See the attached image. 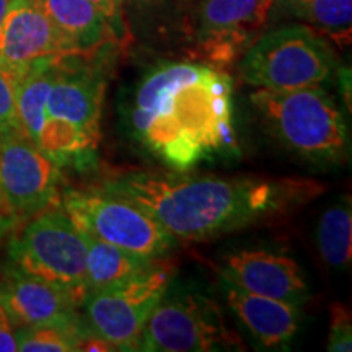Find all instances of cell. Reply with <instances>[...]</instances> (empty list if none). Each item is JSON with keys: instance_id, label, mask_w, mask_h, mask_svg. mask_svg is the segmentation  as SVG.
Instances as JSON below:
<instances>
[{"instance_id": "obj_23", "label": "cell", "mask_w": 352, "mask_h": 352, "mask_svg": "<svg viewBox=\"0 0 352 352\" xmlns=\"http://www.w3.org/2000/svg\"><path fill=\"white\" fill-rule=\"evenodd\" d=\"M90 3L98 8L103 13L104 19L108 20L109 26L113 28L116 38L124 39L126 36V25L124 19H122V0H88Z\"/></svg>"}, {"instance_id": "obj_3", "label": "cell", "mask_w": 352, "mask_h": 352, "mask_svg": "<svg viewBox=\"0 0 352 352\" xmlns=\"http://www.w3.org/2000/svg\"><path fill=\"white\" fill-rule=\"evenodd\" d=\"M87 57L91 56H65L57 60L34 140L59 168L85 170L98 157L107 82L96 65L85 63Z\"/></svg>"}, {"instance_id": "obj_14", "label": "cell", "mask_w": 352, "mask_h": 352, "mask_svg": "<svg viewBox=\"0 0 352 352\" xmlns=\"http://www.w3.org/2000/svg\"><path fill=\"white\" fill-rule=\"evenodd\" d=\"M219 279L228 308L259 344L274 349L287 346L296 338L303 320L300 307L246 292L222 276Z\"/></svg>"}, {"instance_id": "obj_10", "label": "cell", "mask_w": 352, "mask_h": 352, "mask_svg": "<svg viewBox=\"0 0 352 352\" xmlns=\"http://www.w3.org/2000/svg\"><path fill=\"white\" fill-rule=\"evenodd\" d=\"M60 168L20 131L0 139V189L19 217L50 209Z\"/></svg>"}, {"instance_id": "obj_8", "label": "cell", "mask_w": 352, "mask_h": 352, "mask_svg": "<svg viewBox=\"0 0 352 352\" xmlns=\"http://www.w3.org/2000/svg\"><path fill=\"white\" fill-rule=\"evenodd\" d=\"M63 210L80 232L139 256L162 258L176 243L147 210L108 189L65 192Z\"/></svg>"}, {"instance_id": "obj_20", "label": "cell", "mask_w": 352, "mask_h": 352, "mask_svg": "<svg viewBox=\"0 0 352 352\" xmlns=\"http://www.w3.org/2000/svg\"><path fill=\"white\" fill-rule=\"evenodd\" d=\"M284 7L315 32L328 34L340 44H349L352 0H300L284 3Z\"/></svg>"}, {"instance_id": "obj_2", "label": "cell", "mask_w": 352, "mask_h": 352, "mask_svg": "<svg viewBox=\"0 0 352 352\" xmlns=\"http://www.w3.org/2000/svg\"><path fill=\"white\" fill-rule=\"evenodd\" d=\"M127 124L139 145L173 171L239 155L233 83L204 63H164L132 95Z\"/></svg>"}, {"instance_id": "obj_28", "label": "cell", "mask_w": 352, "mask_h": 352, "mask_svg": "<svg viewBox=\"0 0 352 352\" xmlns=\"http://www.w3.org/2000/svg\"><path fill=\"white\" fill-rule=\"evenodd\" d=\"M283 3H292V2H300V0H280Z\"/></svg>"}, {"instance_id": "obj_26", "label": "cell", "mask_w": 352, "mask_h": 352, "mask_svg": "<svg viewBox=\"0 0 352 352\" xmlns=\"http://www.w3.org/2000/svg\"><path fill=\"white\" fill-rule=\"evenodd\" d=\"M12 0H0V23H2L3 16H6V13L8 10V6H10Z\"/></svg>"}, {"instance_id": "obj_6", "label": "cell", "mask_w": 352, "mask_h": 352, "mask_svg": "<svg viewBox=\"0 0 352 352\" xmlns=\"http://www.w3.org/2000/svg\"><path fill=\"white\" fill-rule=\"evenodd\" d=\"M12 270L67 290L78 307L88 296L87 243L64 210L44 209L10 243Z\"/></svg>"}, {"instance_id": "obj_12", "label": "cell", "mask_w": 352, "mask_h": 352, "mask_svg": "<svg viewBox=\"0 0 352 352\" xmlns=\"http://www.w3.org/2000/svg\"><path fill=\"white\" fill-rule=\"evenodd\" d=\"M83 56L33 0H12L0 23V64L20 76L44 60Z\"/></svg>"}, {"instance_id": "obj_22", "label": "cell", "mask_w": 352, "mask_h": 352, "mask_svg": "<svg viewBox=\"0 0 352 352\" xmlns=\"http://www.w3.org/2000/svg\"><path fill=\"white\" fill-rule=\"evenodd\" d=\"M329 352H351L352 351V321L349 310L341 303L331 305V323L328 336Z\"/></svg>"}, {"instance_id": "obj_17", "label": "cell", "mask_w": 352, "mask_h": 352, "mask_svg": "<svg viewBox=\"0 0 352 352\" xmlns=\"http://www.w3.org/2000/svg\"><path fill=\"white\" fill-rule=\"evenodd\" d=\"M87 243L88 294L111 287L148 271L158 259L134 254L80 232Z\"/></svg>"}, {"instance_id": "obj_4", "label": "cell", "mask_w": 352, "mask_h": 352, "mask_svg": "<svg viewBox=\"0 0 352 352\" xmlns=\"http://www.w3.org/2000/svg\"><path fill=\"white\" fill-rule=\"evenodd\" d=\"M250 100L267 134L294 157L318 168L349 160L351 135L344 113L324 88H256Z\"/></svg>"}, {"instance_id": "obj_18", "label": "cell", "mask_w": 352, "mask_h": 352, "mask_svg": "<svg viewBox=\"0 0 352 352\" xmlns=\"http://www.w3.org/2000/svg\"><path fill=\"white\" fill-rule=\"evenodd\" d=\"M316 243L323 261L334 270H347L352 259V210L349 196H342L321 215Z\"/></svg>"}, {"instance_id": "obj_27", "label": "cell", "mask_w": 352, "mask_h": 352, "mask_svg": "<svg viewBox=\"0 0 352 352\" xmlns=\"http://www.w3.org/2000/svg\"><path fill=\"white\" fill-rule=\"evenodd\" d=\"M122 2H124V0H122ZM126 2L135 3V6H148V3H155V2H160V0H126Z\"/></svg>"}, {"instance_id": "obj_13", "label": "cell", "mask_w": 352, "mask_h": 352, "mask_svg": "<svg viewBox=\"0 0 352 352\" xmlns=\"http://www.w3.org/2000/svg\"><path fill=\"white\" fill-rule=\"evenodd\" d=\"M214 271L246 292L302 307L310 289L296 259L266 248H243L223 254Z\"/></svg>"}, {"instance_id": "obj_7", "label": "cell", "mask_w": 352, "mask_h": 352, "mask_svg": "<svg viewBox=\"0 0 352 352\" xmlns=\"http://www.w3.org/2000/svg\"><path fill=\"white\" fill-rule=\"evenodd\" d=\"M241 340L228 329L212 298L173 283L148 316L140 340L147 352H209L240 349Z\"/></svg>"}, {"instance_id": "obj_1", "label": "cell", "mask_w": 352, "mask_h": 352, "mask_svg": "<svg viewBox=\"0 0 352 352\" xmlns=\"http://www.w3.org/2000/svg\"><path fill=\"white\" fill-rule=\"evenodd\" d=\"M104 189L129 197L175 241H204L284 217L315 199L324 186L297 178H217L184 171H131Z\"/></svg>"}, {"instance_id": "obj_24", "label": "cell", "mask_w": 352, "mask_h": 352, "mask_svg": "<svg viewBox=\"0 0 352 352\" xmlns=\"http://www.w3.org/2000/svg\"><path fill=\"white\" fill-rule=\"evenodd\" d=\"M16 349V327L13 323L7 308L0 302V352H15Z\"/></svg>"}, {"instance_id": "obj_19", "label": "cell", "mask_w": 352, "mask_h": 352, "mask_svg": "<svg viewBox=\"0 0 352 352\" xmlns=\"http://www.w3.org/2000/svg\"><path fill=\"white\" fill-rule=\"evenodd\" d=\"M88 331L78 314L69 318L16 328V349L21 352H76Z\"/></svg>"}, {"instance_id": "obj_21", "label": "cell", "mask_w": 352, "mask_h": 352, "mask_svg": "<svg viewBox=\"0 0 352 352\" xmlns=\"http://www.w3.org/2000/svg\"><path fill=\"white\" fill-rule=\"evenodd\" d=\"M21 76L0 64V139L20 131L16 118V88Z\"/></svg>"}, {"instance_id": "obj_5", "label": "cell", "mask_w": 352, "mask_h": 352, "mask_svg": "<svg viewBox=\"0 0 352 352\" xmlns=\"http://www.w3.org/2000/svg\"><path fill=\"white\" fill-rule=\"evenodd\" d=\"M338 59L318 32L307 25H287L258 38L245 52L240 77L267 90L320 87L336 70Z\"/></svg>"}, {"instance_id": "obj_25", "label": "cell", "mask_w": 352, "mask_h": 352, "mask_svg": "<svg viewBox=\"0 0 352 352\" xmlns=\"http://www.w3.org/2000/svg\"><path fill=\"white\" fill-rule=\"evenodd\" d=\"M16 220H19V215L13 210L10 202L7 201L6 195L0 189V240L15 227Z\"/></svg>"}, {"instance_id": "obj_9", "label": "cell", "mask_w": 352, "mask_h": 352, "mask_svg": "<svg viewBox=\"0 0 352 352\" xmlns=\"http://www.w3.org/2000/svg\"><path fill=\"white\" fill-rule=\"evenodd\" d=\"M173 277V263L158 259L142 274L88 294L82 305L87 328L116 351H140L145 323Z\"/></svg>"}, {"instance_id": "obj_11", "label": "cell", "mask_w": 352, "mask_h": 352, "mask_svg": "<svg viewBox=\"0 0 352 352\" xmlns=\"http://www.w3.org/2000/svg\"><path fill=\"white\" fill-rule=\"evenodd\" d=\"M277 0H204L197 10V54L226 67L267 21Z\"/></svg>"}, {"instance_id": "obj_15", "label": "cell", "mask_w": 352, "mask_h": 352, "mask_svg": "<svg viewBox=\"0 0 352 352\" xmlns=\"http://www.w3.org/2000/svg\"><path fill=\"white\" fill-rule=\"evenodd\" d=\"M0 302L16 328L69 318L80 308L67 290L13 270L0 285Z\"/></svg>"}, {"instance_id": "obj_16", "label": "cell", "mask_w": 352, "mask_h": 352, "mask_svg": "<svg viewBox=\"0 0 352 352\" xmlns=\"http://www.w3.org/2000/svg\"><path fill=\"white\" fill-rule=\"evenodd\" d=\"M83 56H95L116 38L103 13L88 0H33Z\"/></svg>"}]
</instances>
